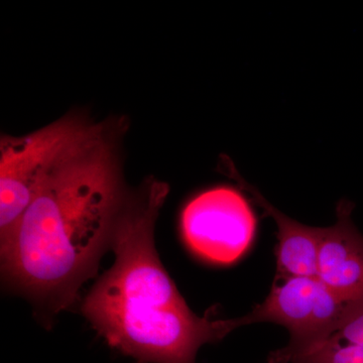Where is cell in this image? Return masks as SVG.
Returning <instances> with one entry per match:
<instances>
[{"label":"cell","mask_w":363,"mask_h":363,"mask_svg":"<svg viewBox=\"0 0 363 363\" xmlns=\"http://www.w3.org/2000/svg\"><path fill=\"white\" fill-rule=\"evenodd\" d=\"M354 205L341 200L337 220L323 228L317 259V278L351 304H363V235L352 221Z\"/></svg>","instance_id":"8992f818"},{"label":"cell","mask_w":363,"mask_h":363,"mask_svg":"<svg viewBox=\"0 0 363 363\" xmlns=\"http://www.w3.org/2000/svg\"><path fill=\"white\" fill-rule=\"evenodd\" d=\"M226 174L238 182L241 190L250 194L252 201L276 222L278 227L277 279L293 277H317L318 250L323 228L304 225L281 213L267 202L259 191L247 183L233 164H223Z\"/></svg>","instance_id":"52a82bcc"},{"label":"cell","mask_w":363,"mask_h":363,"mask_svg":"<svg viewBox=\"0 0 363 363\" xmlns=\"http://www.w3.org/2000/svg\"><path fill=\"white\" fill-rule=\"evenodd\" d=\"M104 123L69 116L35 133L0 143V247H4L48 176L89 142Z\"/></svg>","instance_id":"3957f363"},{"label":"cell","mask_w":363,"mask_h":363,"mask_svg":"<svg viewBox=\"0 0 363 363\" xmlns=\"http://www.w3.org/2000/svg\"><path fill=\"white\" fill-rule=\"evenodd\" d=\"M116 133L102 124L57 167L1 247L6 278L52 309L70 304L111 245L125 199Z\"/></svg>","instance_id":"6da1fadb"},{"label":"cell","mask_w":363,"mask_h":363,"mask_svg":"<svg viewBox=\"0 0 363 363\" xmlns=\"http://www.w3.org/2000/svg\"><path fill=\"white\" fill-rule=\"evenodd\" d=\"M169 187L155 179L125 196L111 247L116 262L83 302V314L111 345L138 363H196L201 346L238 328L191 311L155 247Z\"/></svg>","instance_id":"7a4b0ae2"},{"label":"cell","mask_w":363,"mask_h":363,"mask_svg":"<svg viewBox=\"0 0 363 363\" xmlns=\"http://www.w3.org/2000/svg\"><path fill=\"white\" fill-rule=\"evenodd\" d=\"M181 230L198 257L228 266L250 250L257 233V217L242 193L222 186L200 193L186 205Z\"/></svg>","instance_id":"5b68a950"},{"label":"cell","mask_w":363,"mask_h":363,"mask_svg":"<svg viewBox=\"0 0 363 363\" xmlns=\"http://www.w3.org/2000/svg\"><path fill=\"white\" fill-rule=\"evenodd\" d=\"M359 305L343 300L317 277L276 279L266 300L236 321L238 327L259 322L285 326L290 341L269 354V363H293L321 345Z\"/></svg>","instance_id":"277c9868"},{"label":"cell","mask_w":363,"mask_h":363,"mask_svg":"<svg viewBox=\"0 0 363 363\" xmlns=\"http://www.w3.org/2000/svg\"><path fill=\"white\" fill-rule=\"evenodd\" d=\"M293 363H363V304L321 345Z\"/></svg>","instance_id":"ba28073f"}]
</instances>
